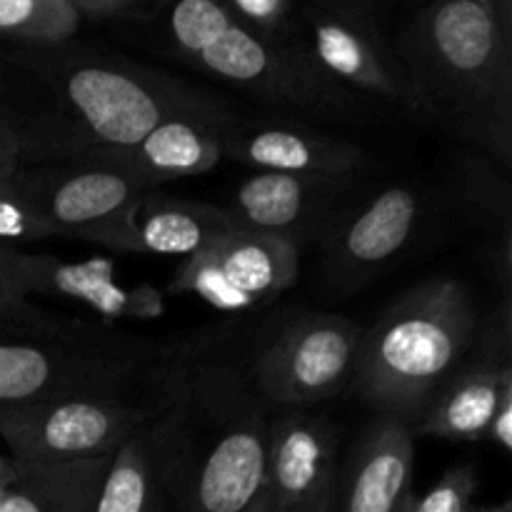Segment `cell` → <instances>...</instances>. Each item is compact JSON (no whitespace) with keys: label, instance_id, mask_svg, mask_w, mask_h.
Returning <instances> with one entry per match:
<instances>
[{"label":"cell","instance_id":"1","mask_svg":"<svg viewBox=\"0 0 512 512\" xmlns=\"http://www.w3.org/2000/svg\"><path fill=\"white\" fill-rule=\"evenodd\" d=\"M235 118L228 103L123 55L73 48L0 50V118L20 168L128 148L170 118Z\"/></svg>","mask_w":512,"mask_h":512},{"label":"cell","instance_id":"2","mask_svg":"<svg viewBox=\"0 0 512 512\" xmlns=\"http://www.w3.org/2000/svg\"><path fill=\"white\" fill-rule=\"evenodd\" d=\"M238 340L175 343L163 408L143 428L180 512H243L265 483L273 405L255 380V345Z\"/></svg>","mask_w":512,"mask_h":512},{"label":"cell","instance_id":"3","mask_svg":"<svg viewBox=\"0 0 512 512\" xmlns=\"http://www.w3.org/2000/svg\"><path fill=\"white\" fill-rule=\"evenodd\" d=\"M410 113L488 158L512 160V3L445 0L393 38Z\"/></svg>","mask_w":512,"mask_h":512},{"label":"cell","instance_id":"4","mask_svg":"<svg viewBox=\"0 0 512 512\" xmlns=\"http://www.w3.org/2000/svg\"><path fill=\"white\" fill-rule=\"evenodd\" d=\"M173 355L175 343L30 300L0 303V413L80 395L160 400Z\"/></svg>","mask_w":512,"mask_h":512},{"label":"cell","instance_id":"5","mask_svg":"<svg viewBox=\"0 0 512 512\" xmlns=\"http://www.w3.org/2000/svg\"><path fill=\"white\" fill-rule=\"evenodd\" d=\"M475 325V303L458 280L418 285L363 330L355 388L380 415L420 420L473 340Z\"/></svg>","mask_w":512,"mask_h":512},{"label":"cell","instance_id":"6","mask_svg":"<svg viewBox=\"0 0 512 512\" xmlns=\"http://www.w3.org/2000/svg\"><path fill=\"white\" fill-rule=\"evenodd\" d=\"M190 65L225 80L240 93L328 123H363L375 118L368 98L335 83L310 55L308 43H273L240 25H230Z\"/></svg>","mask_w":512,"mask_h":512},{"label":"cell","instance_id":"7","mask_svg":"<svg viewBox=\"0 0 512 512\" xmlns=\"http://www.w3.org/2000/svg\"><path fill=\"white\" fill-rule=\"evenodd\" d=\"M170 373V370H168ZM163 400L80 395L0 413V438L13 463L110 458L155 418Z\"/></svg>","mask_w":512,"mask_h":512},{"label":"cell","instance_id":"8","mask_svg":"<svg viewBox=\"0 0 512 512\" xmlns=\"http://www.w3.org/2000/svg\"><path fill=\"white\" fill-rule=\"evenodd\" d=\"M363 328L340 315L310 313L288 320L253 348V373L270 405L320 403L353 378Z\"/></svg>","mask_w":512,"mask_h":512},{"label":"cell","instance_id":"9","mask_svg":"<svg viewBox=\"0 0 512 512\" xmlns=\"http://www.w3.org/2000/svg\"><path fill=\"white\" fill-rule=\"evenodd\" d=\"M298 13L310 55L335 83L410 113L408 83L373 5L360 0H305L298 3Z\"/></svg>","mask_w":512,"mask_h":512},{"label":"cell","instance_id":"10","mask_svg":"<svg viewBox=\"0 0 512 512\" xmlns=\"http://www.w3.org/2000/svg\"><path fill=\"white\" fill-rule=\"evenodd\" d=\"M300 248L268 233L235 228L175 270L170 293H190L223 313L273 300L298 280Z\"/></svg>","mask_w":512,"mask_h":512},{"label":"cell","instance_id":"11","mask_svg":"<svg viewBox=\"0 0 512 512\" xmlns=\"http://www.w3.org/2000/svg\"><path fill=\"white\" fill-rule=\"evenodd\" d=\"M13 180L28 203L53 225L58 238L85 240L110 250L128 208L148 193L130 175L88 158L18 168Z\"/></svg>","mask_w":512,"mask_h":512},{"label":"cell","instance_id":"12","mask_svg":"<svg viewBox=\"0 0 512 512\" xmlns=\"http://www.w3.org/2000/svg\"><path fill=\"white\" fill-rule=\"evenodd\" d=\"M423 223V198L410 185H390L355 210H345L323 243V283L333 293H358L413 245Z\"/></svg>","mask_w":512,"mask_h":512},{"label":"cell","instance_id":"13","mask_svg":"<svg viewBox=\"0 0 512 512\" xmlns=\"http://www.w3.org/2000/svg\"><path fill=\"white\" fill-rule=\"evenodd\" d=\"M3 263L15 300H28L30 295L70 300L105 320H155L165 313V298L158 288L148 283L123 285L110 260H63L5 248Z\"/></svg>","mask_w":512,"mask_h":512},{"label":"cell","instance_id":"14","mask_svg":"<svg viewBox=\"0 0 512 512\" xmlns=\"http://www.w3.org/2000/svg\"><path fill=\"white\" fill-rule=\"evenodd\" d=\"M355 178L325 175L260 173L235 188L225 205L238 228L278 235L300 248L308 240H323L348 210Z\"/></svg>","mask_w":512,"mask_h":512},{"label":"cell","instance_id":"15","mask_svg":"<svg viewBox=\"0 0 512 512\" xmlns=\"http://www.w3.org/2000/svg\"><path fill=\"white\" fill-rule=\"evenodd\" d=\"M335 438L323 418L290 413L273 420L265 485L278 512L333 510Z\"/></svg>","mask_w":512,"mask_h":512},{"label":"cell","instance_id":"16","mask_svg":"<svg viewBox=\"0 0 512 512\" xmlns=\"http://www.w3.org/2000/svg\"><path fill=\"white\" fill-rule=\"evenodd\" d=\"M223 158L265 173L355 178L370 165L365 150L340 135L300 123H240L225 133Z\"/></svg>","mask_w":512,"mask_h":512},{"label":"cell","instance_id":"17","mask_svg":"<svg viewBox=\"0 0 512 512\" xmlns=\"http://www.w3.org/2000/svg\"><path fill=\"white\" fill-rule=\"evenodd\" d=\"M233 125L235 118L218 120L183 115L160 123L135 145L93 150L83 158L110 165L150 190L155 185L195 178L213 170L223 160L225 133Z\"/></svg>","mask_w":512,"mask_h":512},{"label":"cell","instance_id":"18","mask_svg":"<svg viewBox=\"0 0 512 512\" xmlns=\"http://www.w3.org/2000/svg\"><path fill=\"white\" fill-rule=\"evenodd\" d=\"M235 228L220 205L143 193L125 213L113 250L190 258Z\"/></svg>","mask_w":512,"mask_h":512},{"label":"cell","instance_id":"19","mask_svg":"<svg viewBox=\"0 0 512 512\" xmlns=\"http://www.w3.org/2000/svg\"><path fill=\"white\" fill-rule=\"evenodd\" d=\"M415 440L410 423L380 415L355 450L345 512H398L410 495Z\"/></svg>","mask_w":512,"mask_h":512},{"label":"cell","instance_id":"20","mask_svg":"<svg viewBox=\"0 0 512 512\" xmlns=\"http://www.w3.org/2000/svg\"><path fill=\"white\" fill-rule=\"evenodd\" d=\"M512 380L508 360L480 363L455 375L420 418V435L450 443H480L488 438L505 383Z\"/></svg>","mask_w":512,"mask_h":512},{"label":"cell","instance_id":"21","mask_svg":"<svg viewBox=\"0 0 512 512\" xmlns=\"http://www.w3.org/2000/svg\"><path fill=\"white\" fill-rule=\"evenodd\" d=\"M110 458L73 463H15V480L5 490L0 512H93Z\"/></svg>","mask_w":512,"mask_h":512},{"label":"cell","instance_id":"22","mask_svg":"<svg viewBox=\"0 0 512 512\" xmlns=\"http://www.w3.org/2000/svg\"><path fill=\"white\" fill-rule=\"evenodd\" d=\"M80 25L70 0H0V50L60 48Z\"/></svg>","mask_w":512,"mask_h":512},{"label":"cell","instance_id":"23","mask_svg":"<svg viewBox=\"0 0 512 512\" xmlns=\"http://www.w3.org/2000/svg\"><path fill=\"white\" fill-rule=\"evenodd\" d=\"M140 23H160L163 43L175 58L190 60L215 43L235 23L225 0H183L155 3Z\"/></svg>","mask_w":512,"mask_h":512},{"label":"cell","instance_id":"24","mask_svg":"<svg viewBox=\"0 0 512 512\" xmlns=\"http://www.w3.org/2000/svg\"><path fill=\"white\" fill-rule=\"evenodd\" d=\"M158 488L150 445L138 430L113 455L93 512H153Z\"/></svg>","mask_w":512,"mask_h":512},{"label":"cell","instance_id":"25","mask_svg":"<svg viewBox=\"0 0 512 512\" xmlns=\"http://www.w3.org/2000/svg\"><path fill=\"white\" fill-rule=\"evenodd\" d=\"M235 25L273 43H298L305 38L298 3L293 0H225Z\"/></svg>","mask_w":512,"mask_h":512},{"label":"cell","instance_id":"26","mask_svg":"<svg viewBox=\"0 0 512 512\" xmlns=\"http://www.w3.org/2000/svg\"><path fill=\"white\" fill-rule=\"evenodd\" d=\"M58 238L53 225L28 203L15 180L0 183V248H13V243H40Z\"/></svg>","mask_w":512,"mask_h":512},{"label":"cell","instance_id":"27","mask_svg":"<svg viewBox=\"0 0 512 512\" xmlns=\"http://www.w3.org/2000/svg\"><path fill=\"white\" fill-rule=\"evenodd\" d=\"M475 493H478L475 470L453 468L425 498H413L410 512H468Z\"/></svg>","mask_w":512,"mask_h":512},{"label":"cell","instance_id":"28","mask_svg":"<svg viewBox=\"0 0 512 512\" xmlns=\"http://www.w3.org/2000/svg\"><path fill=\"white\" fill-rule=\"evenodd\" d=\"M493 158H468L463 170V188L465 198L473 205H478L480 210L490 215H500L503 225L510 223V208H503V205H510V198H498L495 195V168L490 163Z\"/></svg>","mask_w":512,"mask_h":512},{"label":"cell","instance_id":"29","mask_svg":"<svg viewBox=\"0 0 512 512\" xmlns=\"http://www.w3.org/2000/svg\"><path fill=\"white\" fill-rule=\"evenodd\" d=\"M83 23H140L155 3L145 0H70Z\"/></svg>","mask_w":512,"mask_h":512},{"label":"cell","instance_id":"30","mask_svg":"<svg viewBox=\"0 0 512 512\" xmlns=\"http://www.w3.org/2000/svg\"><path fill=\"white\" fill-rule=\"evenodd\" d=\"M488 438L493 440L498 448H503L505 453H510L512 448V380L505 383L503 393H500L498 408H495L493 423H490Z\"/></svg>","mask_w":512,"mask_h":512},{"label":"cell","instance_id":"31","mask_svg":"<svg viewBox=\"0 0 512 512\" xmlns=\"http://www.w3.org/2000/svg\"><path fill=\"white\" fill-rule=\"evenodd\" d=\"M18 145H15L13 133L8 125L0 118V183H8L15 173H18Z\"/></svg>","mask_w":512,"mask_h":512},{"label":"cell","instance_id":"32","mask_svg":"<svg viewBox=\"0 0 512 512\" xmlns=\"http://www.w3.org/2000/svg\"><path fill=\"white\" fill-rule=\"evenodd\" d=\"M243 512H278L275 510V503H273V495H270L268 485L263 483V488H260V493L255 495L253 503L248 505Z\"/></svg>","mask_w":512,"mask_h":512},{"label":"cell","instance_id":"33","mask_svg":"<svg viewBox=\"0 0 512 512\" xmlns=\"http://www.w3.org/2000/svg\"><path fill=\"white\" fill-rule=\"evenodd\" d=\"M15 473H18V470H15L13 460L0 455V488H8V485L15 480Z\"/></svg>","mask_w":512,"mask_h":512},{"label":"cell","instance_id":"34","mask_svg":"<svg viewBox=\"0 0 512 512\" xmlns=\"http://www.w3.org/2000/svg\"><path fill=\"white\" fill-rule=\"evenodd\" d=\"M5 248H0V303H10V300H15L13 295H10V288H8V280H5Z\"/></svg>","mask_w":512,"mask_h":512},{"label":"cell","instance_id":"35","mask_svg":"<svg viewBox=\"0 0 512 512\" xmlns=\"http://www.w3.org/2000/svg\"><path fill=\"white\" fill-rule=\"evenodd\" d=\"M468 512H512V503L510 500H505V503L493 505V508H470Z\"/></svg>","mask_w":512,"mask_h":512},{"label":"cell","instance_id":"36","mask_svg":"<svg viewBox=\"0 0 512 512\" xmlns=\"http://www.w3.org/2000/svg\"><path fill=\"white\" fill-rule=\"evenodd\" d=\"M413 498H415V495H413V493H410V495H408V498H405V500H403V505H400V510H398V512H410V508H413Z\"/></svg>","mask_w":512,"mask_h":512},{"label":"cell","instance_id":"37","mask_svg":"<svg viewBox=\"0 0 512 512\" xmlns=\"http://www.w3.org/2000/svg\"><path fill=\"white\" fill-rule=\"evenodd\" d=\"M5 490H8V488H0V508H3V500H5Z\"/></svg>","mask_w":512,"mask_h":512}]
</instances>
